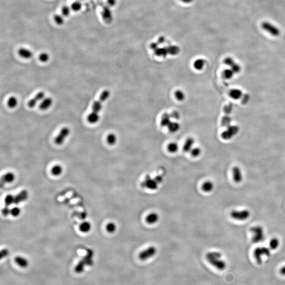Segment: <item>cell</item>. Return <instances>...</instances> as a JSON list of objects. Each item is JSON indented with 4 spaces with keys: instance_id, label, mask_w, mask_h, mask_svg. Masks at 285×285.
<instances>
[{
    "instance_id": "cell-44",
    "label": "cell",
    "mask_w": 285,
    "mask_h": 285,
    "mask_svg": "<svg viewBox=\"0 0 285 285\" xmlns=\"http://www.w3.org/2000/svg\"><path fill=\"white\" fill-rule=\"evenodd\" d=\"M154 179L159 184L162 183L163 182V177L162 175H157V176L155 177Z\"/></svg>"
},
{
    "instance_id": "cell-22",
    "label": "cell",
    "mask_w": 285,
    "mask_h": 285,
    "mask_svg": "<svg viewBox=\"0 0 285 285\" xmlns=\"http://www.w3.org/2000/svg\"><path fill=\"white\" fill-rule=\"evenodd\" d=\"M214 184L212 182L208 181L204 182L203 185L202 186V189L204 192L209 193L212 191V190L214 189Z\"/></svg>"
},
{
    "instance_id": "cell-15",
    "label": "cell",
    "mask_w": 285,
    "mask_h": 285,
    "mask_svg": "<svg viewBox=\"0 0 285 285\" xmlns=\"http://www.w3.org/2000/svg\"><path fill=\"white\" fill-rule=\"evenodd\" d=\"M159 215L156 213H151L146 217V221L149 224H154L159 220Z\"/></svg>"
},
{
    "instance_id": "cell-36",
    "label": "cell",
    "mask_w": 285,
    "mask_h": 285,
    "mask_svg": "<svg viewBox=\"0 0 285 285\" xmlns=\"http://www.w3.org/2000/svg\"><path fill=\"white\" fill-rule=\"evenodd\" d=\"M14 197L12 195H9L7 196L5 199V206H11L12 204L14 203Z\"/></svg>"
},
{
    "instance_id": "cell-17",
    "label": "cell",
    "mask_w": 285,
    "mask_h": 285,
    "mask_svg": "<svg viewBox=\"0 0 285 285\" xmlns=\"http://www.w3.org/2000/svg\"><path fill=\"white\" fill-rule=\"evenodd\" d=\"M171 118V117L170 114H169L168 113H164L162 117L161 120V126L163 127H168V125L170 124L171 122H172Z\"/></svg>"
},
{
    "instance_id": "cell-45",
    "label": "cell",
    "mask_w": 285,
    "mask_h": 285,
    "mask_svg": "<svg viewBox=\"0 0 285 285\" xmlns=\"http://www.w3.org/2000/svg\"><path fill=\"white\" fill-rule=\"evenodd\" d=\"M8 253H9V252L7 249H3V250H2L1 252V258H3V257L7 256V255L8 254Z\"/></svg>"
},
{
    "instance_id": "cell-12",
    "label": "cell",
    "mask_w": 285,
    "mask_h": 285,
    "mask_svg": "<svg viewBox=\"0 0 285 285\" xmlns=\"http://www.w3.org/2000/svg\"><path fill=\"white\" fill-rule=\"evenodd\" d=\"M263 29H265L266 30L268 31L269 33H271L272 35L277 36V35H278L279 34V31L278 29L274 27V26H273V25H271L269 23H267V22L263 23Z\"/></svg>"
},
{
    "instance_id": "cell-1",
    "label": "cell",
    "mask_w": 285,
    "mask_h": 285,
    "mask_svg": "<svg viewBox=\"0 0 285 285\" xmlns=\"http://www.w3.org/2000/svg\"><path fill=\"white\" fill-rule=\"evenodd\" d=\"M110 91L108 90L103 91L100 96L98 100L95 102L92 107V111L87 117V120L91 124H95L99 120V113L102 109V104L110 96Z\"/></svg>"
},
{
    "instance_id": "cell-20",
    "label": "cell",
    "mask_w": 285,
    "mask_h": 285,
    "mask_svg": "<svg viewBox=\"0 0 285 285\" xmlns=\"http://www.w3.org/2000/svg\"><path fill=\"white\" fill-rule=\"evenodd\" d=\"M168 128V129L170 132L172 133H175L178 132L181 126L180 124L176 122H171L170 124L168 125V126L167 127Z\"/></svg>"
},
{
    "instance_id": "cell-31",
    "label": "cell",
    "mask_w": 285,
    "mask_h": 285,
    "mask_svg": "<svg viewBox=\"0 0 285 285\" xmlns=\"http://www.w3.org/2000/svg\"><path fill=\"white\" fill-rule=\"evenodd\" d=\"M175 96L179 101H183L186 98V95L183 91L178 90L175 92Z\"/></svg>"
},
{
    "instance_id": "cell-14",
    "label": "cell",
    "mask_w": 285,
    "mask_h": 285,
    "mask_svg": "<svg viewBox=\"0 0 285 285\" xmlns=\"http://www.w3.org/2000/svg\"><path fill=\"white\" fill-rule=\"evenodd\" d=\"M18 53L21 57L26 59H30L33 56L32 52L26 48H21L19 49L18 51Z\"/></svg>"
},
{
    "instance_id": "cell-30",
    "label": "cell",
    "mask_w": 285,
    "mask_h": 285,
    "mask_svg": "<svg viewBox=\"0 0 285 285\" xmlns=\"http://www.w3.org/2000/svg\"><path fill=\"white\" fill-rule=\"evenodd\" d=\"M168 150L170 153H173L177 152L179 150V145L178 144L174 142L171 143L168 146Z\"/></svg>"
},
{
    "instance_id": "cell-25",
    "label": "cell",
    "mask_w": 285,
    "mask_h": 285,
    "mask_svg": "<svg viewBox=\"0 0 285 285\" xmlns=\"http://www.w3.org/2000/svg\"><path fill=\"white\" fill-rule=\"evenodd\" d=\"M82 5L81 2L80 1H77L76 0V1L73 2L71 4L70 7L73 11H75V12H78V11L81 10V9H82Z\"/></svg>"
},
{
    "instance_id": "cell-8",
    "label": "cell",
    "mask_w": 285,
    "mask_h": 285,
    "mask_svg": "<svg viewBox=\"0 0 285 285\" xmlns=\"http://www.w3.org/2000/svg\"><path fill=\"white\" fill-rule=\"evenodd\" d=\"M70 130L68 127H64L60 131V133L58 134L55 138V144L58 145H61L64 142V140L70 134Z\"/></svg>"
},
{
    "instance_id": "cell-32",
    "label": "cell",
    "mask_w": 285,
    "mask_h": 285,
    "mask_svg": "<svg viewBox=\"0 0 285 285\" xmlns=\"http://www.w3.org/2000/svg\"><path fill=\"white\" fill-rule=\"evenodd\" d=\"M155 54L158 56H161V57H165L168 53V50L167 49H164V48H161V49H156L155 50Z\"/></svg>"
},
{
    "instance_id": "cell-29",
    "label": "cell",
    "mask_w": 285,
    "mask_h": 285,
    "mask_svg": "<svg viewBox=\"0 0 285 285\" xmlns=\"http://www.w3.org/2000/svg\"><path fill=\"white\" fill-rule=\"evenodd\" d=\"M18 104V99L15 97H11L7 102V105L10 108H14Z\"/></svg>"
},
{
    "instance_id": "cell-10",
    "label": "cell",
    "mask_w": 285,
    "mask_h": 285,
    "mask_svg": "<svg viewBox=\"0 0 285 285\" xmlns=\"http://www.w3.org/2000/svg\"><path fill=\"white\" fill-rule=\"evenodd\" d=\"M44 97H45V94L44 92L40 91L39 93H38L37 95H35L34 97L28 102V106L31 108L34 107L38 102L44 99Z\"/></svg>"
},
{
    "instance_id": "cell-40",
    "label": "cell",
    "mask_w": 285,
    "mask_h": 285,
    "mask_svg": "<svg viewBox=\"0 0 285 285\" xmlns=\"http://www.w3.org/2000/svg\"><path fill=\"white\" fill-rule=\"evenodd\" d=\"M39 59L41 62H47L49 59V55L46 52H43L40 54L39 57Z\"/></svg>"
},
{
    "instance_id": "cell-35",
    "label": "cell",
    "mask_w": 285,
    "mask_h": 285,
    "mask_svg": "<svg viewBox=\"0 0 285 285\" xmlns=\"http://www.w3.org/2000/svg\"><path fill=\"white\" fill-rule=\"evenodd\" d=\"M71 10H72L70 7L68 6H64L61 9V13L64 17L68 16L70 14Z\"/></svg>"
},
{
    "instance_id": "cell-41",
    "label": "cell",
    "mask_w": 285,
    "mask_h": 285,
    "mask_svg": "<svg viewBox=\"0 0 285 285\" xmlns=\"http://www.w3.org/2000/svg\"><path fill=\"white\" fill-rule=\"evenodd\" d=\"M20 209L18 207H15L11 210V214L13 217H18V215H20Z\"/></svg>"
},
{
    "instance_id": "cell-42",
    "label": "cell",
    "mask_w": 285,
    "mask_h": 285,
    "mask_svg": "<svg viewBox=\"0 0 285 285\" xmlns=\"http://www.w3.org/2000/svg\"><path fill=\"white\" fill-rule=\"evenodd\" d=\"M170 115L171 118L174 119L175 120H179L180 118V114L179 112L177 111H173L172 113Z\"/></svg>"
},
{
    "instance_id": "cell-6",
    "label": "cell",
    "mask_w": 285,
    "mask_h": 285,
    "mask_svg": "<svg viewBox=\"0 0 285 285\" xmlns=\"http://www.w3.org/2000/svg\"><path fill=\"white\" fill-rule=\"evenodd\" d=\"M159 184L154 179H153L150 175H147L144 181L142 182L141 186L142 188H147L149 190H155L157 189Z\"/></svg>"
},
{
    "instance_id": "cell-11",
    "label": "cell",
    "mask_w": 285,
    "mask_h": 285,
    "mask_svg": "<svg viewBox=\"0 0 285 285\" xmlns=\"http://www.w3.org/2000/svg\"><path fill=\"white\" fill-rule=\"evenodd\" d=\"M28 197V193L27 191L23 190L19 193L17 195L14 197V203L16 204H19L21 202L25 201L27 200Z\"/></svg>"
},
{
    "instance_id": "cell-16",
    "label": "cell",
    "mask_w": 285,
    "mask_h": 285,
    "mask_svg": "<svg viewBox=\"0 0 285 285\" xmlns=\"http://www.w3.org/2000/svg\"><path fill=\"white\" fill-rule=\"evenodd\" d=\"M194 139L192 137H189L186 140L183 146V150L185 152H190L193 148V146L194 144Z\"/></svg>"
},
{
    "instance_id": "cell-26",
    "label": "cell",
    "mask_w": 285,
    "mask_h": 285,
    "mask_svg": "<svg viewBox=\"0 0 285 285\" xmlns=\"http://www.w3.org/2000/svg\"><path fill=\"white\" fill-rule=\"evenodd\" d=\"M107 141L108 144L110 145H115V143L117 141L116 136L113 133L109 134L107 137Z\"/></svg>"
},
{
    "instance_id": "cell-47",
    "label": "cell",
    "mask_w": 285,
    "mask_h": 285,
    "mask_svg": "<svg viewBox=\"0 0 285 285\" xmlns=\"http://www.w3.org/2000/svg\"><path fill=\"white\" fill-rule=\"evenodd\" d=\"M280 272H281V274L282 275H284L285 276V266H284V267L281 268V270H280Z\"/></svg>"
},
{
    "instance_id": "cell-33",
    "label": "cell",
    "mask_w": 285,
    "mask_h": 285,
    "mask_svg": "<svg viewBox=\"0 0 285 285\" xmlns=\"http://www.w3.org/2000/svg\"><path fill=\"white\" fill-rule=\"evenodd\" d=\"M62 171V168L60 165H55L52 168V173L55 176H58L61 174Z\"/></svg>"
},
{
    "instance_id": "cell-24",
    "label": "cell",
    "mask_w": 285,
    "mask_h": 285,
    "mask_svg": "<svg viewBox=\"0 0 285 285\" xmlns=\"http://www.w3.org/2000/svg\"><path fill=\"white\" fill-rule=\"evenodd\" d=\"M279 240L277 238H274L270 241L269 247L272 250H276L279 246Z\"/></svg>"
},
{
    "instance_id": "cell-43",
    "label": "cell",
    "mask_w": 285,
    "mask_h": 285,
    "mask_svg": "<svg viewBox=\"0 0 285 285\" xmlns=\"http://www.w3.org/2000/svg\"><path fill=\"white\" fill-rule=\"evenodd\" d=\"M2 213L3 215H4V216H7L10 213H11V210L9 209V206H6L3 209Z\"/></svg>"
},
{
    "instance_id": "cell-27",
    "label": "cell",
    "mask_w": 285,
    "mask_h": 285,
    "mask_svg": "<svg viewBox=\"0 0 285 285\" xmlns=\"http://www.w3.org/2000/svg\"><path fill=\"white\" fill-rule=\"evenodd\" d=\"M91 229V225L90 223L88 222H85L80 225V230L82 232H88Z\"/></svg>"
},
{
    "instance_id": "cell-23",
    "label": "cell",
    "mask_w": 285,
    "mask_h": 285,
    "mask_svg": "<svg viewBox=\"0 0 285 285\" xmlns=\"http://www.w3.org/2000/svg\"><path fill=\"white\" fill-rule=\"evenodd\" d=\"M205 64H206L205 60L202 59H199L195 61L193 64V66L197 70H201L203 69Z\"/></svg>"
},
{
    "instance_id": "cell-34",
    "label": "cell",
    "mask_w": 285,
    "mask_h": 285,
    "mask_svg": "<svg viewBox=\"0 0 285 285\" xmlns=\"http://www.w3.org/2000/svg\"><path fill=\"white\" fill-rule=\"evenodd\" d=\"M85 265H86V263H85V262L84 260L80 261L78 264L77 266L76 267L75 272H77V273H80V272H83Z\"/></svg>"
},
{
    "instance_id": "cell-5",
    "label": "cell",
    "mask_w": 285,
    "mask_h": 285,
    "mask_svg": "<svg viewBox=\"0 0 285 285\" xmlns=\"http://www.w3.org/2000/svg\"><path fill=\"white\" fill-rule=\"evenodd\" d=\"M230 216L232 219L237 221H245L250 216L249 210H233L230 213Z\"/></svg>"
},
{
    "instance_id": "cell-4",
    "label": "cell",
    "mask_w": 285,
    "mask_h": 285,
    "mask_svg": "<svg viewBox=\"0 0 285 285\" xmlns=\"http://www.w3.org/2000/svg\"><path fill=\"white\" fill-rule=\"evenodd\" d=\"M271 254L270 249L268 248L265 247L257 248L254 252V258L256 260L257 263L258 264L262 263V257L263 256L269 257Z\"/></svg>"
},
{
    "instance_id": "cell-19",
    "label": "cell",
    "mask_w": 285,
    "mask_h": 285,
    "mask_svg": "<svg viewBox=\"0 0 285 285\" xmlns=\"http://www.w3.org/2000/svg\"><path fill=\"white\" fill-rule=\"evenodd\" d=\"M15 179L14 175L12 173H7L3 176L1 179V183H8L13 181Z\"/></svg>"
},
{
    "instance_id": "cell-3",
    "label": "cell",
    "mask_w": 285,
    "mask_h": 285,
    "mask_svg": "<svg viewBox=\"0 0 285 285\" xmlns=\"http://www.w3.org/2000/svg\"><path fill=\"white\" fill-rule=\"evenodd\" d=\"M250 231L252 233V241L254 243H260L264 241L265 234L264 229L261 226H254L250 229Z\"/></svg>"
},
{
    "instance_id": "cell-2",
    "label": "cell",
    "mask_w": 285,
    "mask_h": 285,
    "mask_svg": "<svg viewBox=\"0 0 285 285\" xmlns=\"http://www.w3.org/2000/svg\"><path fill=\"white\" fill-rule=\"evenodd\" d=\"M221 253L217 251L208 252L206 254V259L211 265L218 270H223L226 267V263L221 260Z\"/></svg>"
},
{
    "instance_id": "cell-28",
    "label": "cell",
    "mask_w": 285,
    "mask_h": 285,
    "mask_svg": "<svg viewBox=\"0 0 285 285\" xmlns=\"http://www.w3.org/2000/svg\"><path fill=\"white\" fill-rule=\"evenodd\" d=\"M53 20L55 22V23L57 24L58 25H61L64 23V16L62 15L56 14L53 16Z\"/></svg>"
},
{
    "instance_id": "cell-13",
    "label": "cell",
    "mask_w": 285,
    "mask_h": 285,
    "mask_svg": "<svg viewBox=\"0 0 285 285\" xmlns=\"http://www.w3.org/2000/svg\"><path fill=\"white\" fill-rule=\"evenodd\" d=\"M52 102H53V100L51 98L46 97L44 98L42 100V102L40 104L39 108L42 111H46L51 107Z\"/></svg>"
},
{
    "instance_id": "cell-48",
    "label": "cell",
    "mask_w": 285,
    "mask_h": 285,
    "mask_svg": "<svg viewBox=\"0 0 285 285\" xmlns=\"http://www.w3.org/2000/svg\"><path fill=\"white\" fill-rule=\"evenodd\" d=\"M182 1H183L186 2H191V0H182Z\"/></svg>"
},
{
    "instance_id": "cell-46",
    "label": "cell",
    "mask_w": 285,
    "mask_h": 285,
    "mask_svg": "<svg viewBox=\"0 0 285 285\" xmlns=\"http://www.w3.org/2000/svg\"><path fill=\"white\" fill-rule=\"evenodd\" d=\"M107 2H108L109 5L113 6V5H115L116 0H107Z\"/></svg>"
},
{
    "instance_id": "cell-18",
    "label": "cell",
    "mask_w": 285,
    "mask_h": 285,
    "mask_svg": "<svg viewBox=\"0 0 285 285\" xmlns=\"http://www.w3.org/2000/svg\"><path fill=\"white\" fill-rule=\"evenodd\" d=\"M15 262L21 268L27 267L29 265V263L27 259L22 257L18 256L16 257Z\"/></svg>"
},
{
    "instance_id": "cell-21",
    "label": "cell",
    "mask_w": 285,
    "mask_h": 285,
    "mask_svg": "<svg viewBox=\"0 0 285 285\" xmlns=\"http://www.w3.org/2000/svg\"><path fill=\"white\" fill-rule=\"evenodd\" d=\"M102 16L105 22H109L112 19L111 11L108 8H104L102 11Z\"/></svg>"
},
{
    "instance_id": "cell-49",
    "label": "cell",
    "mask_w": 285,
    "mask_h": 285,
    "mask_svg": "<svg viewBox=\"0 0 285 285\" xmlns=\"http://www.w3.org/2000/svg\"><path fill=\"white\" fill-rule=\"evenodd\" d=\"M77 1H82V0H77Z\"/></svg>"
},
{
    "instance_id": "cell-37",
    "label": "cell",
    "mask_w": 285,
    "mask_h": 285,
    "mask_svg": "<svg viewBox=\"0 0 285 285\" xmlns=\"http://www.w3.org/2000/svg\"><path fill=\"white\" fill-rule=\"evenodd\" d=\"M190 153H191V154L192 156L193 157H198L199 155L201 154V148L197 147H194L190 151Z\"/></svg>"
},
{
    "instance_id": "cell-39",
    "label": "cell",
    "mask_w": 285,
    "mask_h": 285,
    "mask_svg": "<svg viewBox=\"0 0 285 285\" xmlns=\"http://www.w3.org/2000/svg\"><path fill=\"white\" fill-rule=\"evenodd\" d=\"M168 53L172 55H176L179 52V49L178 47L175 46H171L168 48Z\"/></svg>"
},
{
    "instance_id": "cell-38",
    "label": "cell",
    "mask_w": 285,
    "mask_h": 285,
    "mask_svg": "<svg viewBox=\"0 0 285 285\" xmlns=\"http://www.w3.org/2000/svg\"><path fill=\"white\" fill-rule=\"evenodd\" d=\"M106 229L109 233H114L116 230V225L115 223L111 222L106 226Z\"/></svg>"
},
{
    "instance_id": "cell-9",
    "label": "cell",
    "mask_w": 285,
    "mask_h": 285,
    "mask_svg": "<svg viewBox=\"0 0 285 285\" xmlns=\"http://www.w3.org/2000/svg\"><path fill=\"white\" fill-rule=\"evenodd\" d=\"M233 179L236 183H241L243 180V174L241 168L238 166H235L232 170Z\"/></svg>"
},
{
    "instance_id": "cell-7",
    "label": "cell",
    "mask_w": 285,
    "mask_h": 285,
    "mask_svg": "<svg viewBox=\"0 0 285 285\" xmlns=\"http://www.w3.org/2000/svg\"><path fill=\"white\" fill-rule=\"evenodd\" d=\"M157 252L156 248L154 246H151L145 250L139 253L138 258L141 260L145 261L155 256Z\"/></svg>"
}]
</instances>
